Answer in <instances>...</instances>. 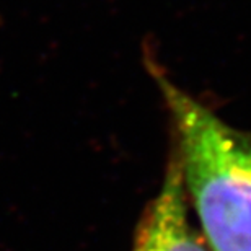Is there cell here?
<instances>
[{
	"label": "cell",
	"mask_w": 251,
	"mask_h": 251,
	"mask_svg": "<svg viewBox=\"0 0 251 251\" xmlns=\"http://www.w3.org/2000/svg\"><path fill=\"white\" fill-rule=\"evenodd\" d=\"M145 64L172 114L173 150L209 251H251V130L222 121L157 62Z\"/></svg>",
	"instance_id": "obj_1"
},
{
	"label": "cell",
	"mask_w": 251,
	"mask_h": 251,
	"mask_svg": "<svg viewBox=\"0 0 251 251\" xmlns=\"http://www.w3.org/2000/svg\"><path fill=\"white\" fill-rule=\"evenodd\" d=\"M132 251H209L204 237L189 220L186 189L175 150L162 189L139 225Z\"/></svg>",
	"instance_id": "obj_2"
}]
</instances>
